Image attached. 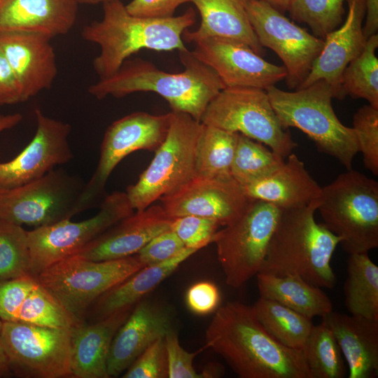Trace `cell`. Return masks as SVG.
<instances>
[{
  "mask_svg": "<svg viewBox=\"0 0 378 378\" xmlns=\"http://www.w3.org/2000/svg\"><path fill=\"white\" fill-rule=\"evenodd\" d=\"M205 341L241 378H312L302 350L270 335L253 306L234 301L218 307Z\"/></svg>",
  "mask_w": 378,
  "mask_h": 378,
  "instance_id": "obj_1",
  "label": "cell"
},
{
  "mask_svg": "<svg viewBox=\"0 0 378 378\" xmlns=\"http://www.w3.org/2000/svg\"><path fill=\"white\" fill-rule=\"evenodd\" d=\"M179 57L184 66L179 73L165 72L141 58L127 59L114 74L91 85L88 92L97 99L155 92L168 102L172 111L189 114L200 122L209 103L225 86L216 71L192 51H180Z\"/></svg>",
  "mask_w": 378,
  "mask_h": 378,
  "instance_id": "obj_2",
  "label": "cell"
},
{
  "mask_svg": "<svg viewBox=\"0 0 378 378\" xmlns=\"http://www.w3.org/2000/svg\"><path fill=\"white\" fill-rule=\"evenodd\" d=\"M103 15L84 26L82 38L98 45L92 66L99 79L114 74L129 57L142 49L178 52L187 49L183 32L194 24L192 8L169 18H140L129 13L122 1L102 4Z\"/></svg>",
  "mask_w": 378,
  "mask_h": 378,
  "instance_id": "obj_3",
  "label": "cell"
},
{
  "mask_svg": "<svg viewBox=\"0 0 378 378\" xmlns=\"http://www.w3.org/2000/svg\"><path fill=\"white\" fill-rule=\"evenodd\" d=\"M318 204L316 200L303 207L281 210L260 273L295 275L321 288L335 287L331 259L341 239L315 220Z\"/></svg>",
  "mask_w": 378,
  "mask_h": 378,
  "instance_id": "obj_4",
  "label": "cell"
},
{
  "mask_svg": "<svg viewBox=\"0 0 378 378\" xmlns=\"http://www.w3.org/2000/svg\"><path fill=\"white\" fill-rule=\"evenodd\" d=\"M265 90L284 128L299 129L314 142L318 151L351 169L359 152L356 136L354 129L343 125L336 115L332 106L335 94L330 84L320 80L295 92L275 85Z\"/></svg>",
  "mask_w": 378,
  "mask_h": 378,
  "instance_id": "obj_5",
  "label": "cell"
},
{
  "mask_svg": "<svg viewBox=\"0 0 378 378\" xmlns=\"http://www.w3.org/2000/svg\"><path fill=\"white\" fill-rule=\"evenodd\" d=\"M318 200L323 225L340 237L346 253H368L377 248V181L351 169L321 187Z\"/></svg>",
  "mask_w": 378,
  "mask_h": 378,
  "instance_id": "obj_6",
  "label": "cell"
},
{
  "mask_svg": "<svg viewBox=\"0 0 378 378\" xmlns=\"http://www.w3.org/2000/svg\"><path fill=\"white\" fill-rule=\"evenodd\" d=\"M136 255L90 260L74 255L49 266L36 279L76 321L107 290L144 267Z\"/></svg>",
  "mask_w": 378,
  "mask_h": 378,
  "instance_id": "obj_7",
  "label": "cell"
},
{
  "mask_svg": "<svg viewBox=\"0 0 378 378\" xmlns=\"http://www.w3.org/2000/svg\"><path fill=\"white\" fill-rule=\"evenodd\" d=\"M172 112L167 134L136 183L126 189L136 211L153 204L195 176V155L202 124L189 114Z\"/></svg>",
  "mask_w": 378,
  "mask_h": 378,
  "instance_id": "obj_8",
  "label": "cell"
},
{
  "mask_svg": "<svg viewBox=\"0 0 378 378\" xmlns=\"http://www.w3.org/2000/svg\"><path fill=\"white\" fill-rule=\"evenodd\" d=\"M200 122L260 142L283 158L298 146L288 129L281 126L266 90L260 88H225L209 103Z\"/></svg>",
  "mask_w": 378,
  "mask_h": 378,
  "instance_id": "obj_9",
  "label": "cell"
},
{
  "mask_svg": "<svg viewBox=\"0 0 378 378\" xmlns=\"http://www.w3.org/2000/svg\"><path fill=\"white\" fill-rule=\"evenodd\" d=\"M281 214L253 200L240 218L216 232L213 243L229 286L239 288L259 272Z\"/></svg>",
  "mask_w": 378,
  "mask_h": 378,
  "instance_id": "obj_10",
  "label": "cell"
},
{
  "mask_svg": "<svg viewBox=\"0 0 378 378\" xmlns=\"http://www.w3.org/2000/svg\"><path fill=\"white\" fill-rule=\"evenodd\" d=\"M85 183L62 169L24 185L0 190V218L35 227L71 219Z\"/></svg>",
  "mask_w": 378,
  "mask_h": 378,
  "instance_id": "obj_11",
  "label": "cell"
},
{
  "mask_svg": "<svg viewBox=\"0 0 378 378\" xmlns=\"http://www.w3.org/2000/svg\"><path fill=\"white\" fill-rule=\"evenodd\" d=\"M134 213L125 192L105 197L99 212L79 222L65 219L27 231L29 274L36 276L55 262L78 253L84 246Z\"/></svg>",
  "mask_w": 378,
  "mask_h": 378,
  "instance_id": "obj_12",
  "label": "cell"
},
{
  "mask_svg": "<svg viewBox=\"0 0 378 378\" xmlns=\"http://www.w3.org/2000/svg\"><path fill=\"white\" fill-rule=\"evenodd\" d=\"M71 328L3 321L1 342L12 373L23 377H71Z\"/></svg>",
  "mask_w": 378,
  "mask_h": 378,
  "instance_id": "obj_13",
  "label": "cell"
},
{
  "mask_svg": "<svg viewBox=\"0 0 378 378\" xmlns=\"http://www.w3.org/2000/svg\"><path fill=\"white\" fill-rule=\"evenodd\" d=\"M172 112L153 115L137 111L112 122L102 142L97 166L79 197L77 214L94 206L102 197L106 181L118 163L139 150L155 151L164 141Z\"/></svg>",
  "mask_w": 378,
  "mask_h": 378,
  "instance_id": "obj_14",
  "label": "cell"
},
{
  "mask_svg": "<svg viewBox=\"0 0 378 378\" xmlns=\"http://www.w3.org/2000/svg\"><path fill=\"white\" fill-rule=\"evenodd\" d=\"M246 10L260 44L282 60L289 89H297L309 74L324 41L309 34L267 2L248 0Z\"/></svg>",
  "mask_w": 378,
  "mask_h": 378,
  "instance_id": "obj_15",
  "label": "cell"
},
{
  "mask_svg": "<svg viewBox=\"0 0 378 378\" xmlns=\"http://www.w3.org/2000/svg\"><path fill=\"white\" fill-rule=\"evenodd\" d=\"M159 200L171 218L196 216L214 220L220 226L237 220L253 200L233 178L217 179L198 176H194Z\"/></svg>",
  "mask_w": 378,
  "mask_h": 378,
  "instance_id": "obj_16",
  "label": "cell"
},
{
  "mask_svg": "<svg viewBox=\"0 0 378 378\" xmlns=\"http://www.w3.org/2000/svg\"><path fill=\"white\" fill-rule=\"evenodd\" d=\"M34 113L36 130L31 141L13 159L0 162V190L37 179L74 158L68 141L71 125L38 108Z\"/></svg>",
  "mask_w": 378,
  "mask_h": 378,
  "instance_id": "obj_17",
  "label": "cell"
},
{
  "mask_svg": "<svg viewBox=\"0 0 378 378\" xmlns=\"http://www.w3.org/2000/svg\"><path fill=\"white\" fill-rule=\"evenodd\" d=\"M192 55L214 69L226 87L266 90L285 79L284 66L268 62L247 44L223 37L195 43Z\"/></svg>",
  "mask_w": 378,
  "mask_h": 378,
  "instance_id": "obj_18",
  "label": "cell"
},
{
  "mask_svg": "<svg viewBox=\"0 0 378 378\" xmlns=\"http://www.w3.org/2000/svg\"><path fill=\"white\" fill-rule=\"evenodd\" d=\"M172 309L146 297L136 303L114 335L107 359L109 377L127 370L152 342L173 329Z\"/></svg>",
  "mask_w": 378,
  "mask_h": 378,
  "instance_id": "obj_19",
  "label": "cell"
},
{
  "mask_svg": "<svg viewBox=\"0 0 378 378\" xmlns=\"http://www.w3.org/2000/svg\"><path fill=\"white\" fill-rule=\"evenodd\" d=\"M346 1L348 14L344 22L325 37L321 52L309 74L297 89L324 80L332 88L335 98L342 99L345 97L341 85L342 73L349 62L361 53L367 41L363 25L366 10L365 0Z\"/></svg>",
  "mask_w": 378,
  "mask_h": 378,
  "instance_id": "obj_20",
  "label": "cell"
},
{
  "mask_svg": "<svg viewBox=\"0 0 378 378\" xmlns=\"http://www.w3.org/2000/svg\"><path fill=\"white\" fill-rule=\"evenodd\" d=\"M51 38L39 33H0L1 48L21 87L25 101L50 89L57 75Z\"/></svg>",
  "mask_w": 378,
  "mask_h": 378,
  "instance_id": "obj_21",
  "label": "cell"
},
{
  "mask_svg": "<svg viewBox=\"0 0 378 378\" xmlns=\"http://www.w3.org/2000/svg\"><path fill=\"white\" fill-rule=\"evenodd\" d=\"M172 220L161 205L151 204L122 219L76 255L95 261L134 255L156 235L170 229Z\"/></svg>",
  "mask_w": 378,
  "mask_h": 378,
  "instance_id": "obj_22",
  "label": "cell"
},
{
  "mask_svg": "<svg viewBox=\"0 0 378 378\" xmlns=\"http://www.w3.org/2000/svg\"><path fill=\"white\" fill-rule=\"evenodd\" d=\"M78 6L76 0H0V33L64 35L74 26Z\"/></svg>",
  "mask_w": 378,
  "mask_h": 378,
  "instance_id": "obj_23",
  "label": "cell"
},
{
  "mask_svg": "<svg viewBox=\"0 0 378 378\" xmlns=\"http://www.w3.org/2000/svg\"><path fill=\"white\" fill-rule=\"evenodd\" d=\"M322 321L332 332L347 363L349 378L378 372V320L331 311Z\"/></svg>",
  "mask_w": 378,
  "mask_h": 378,
  "instance_id": "obj_24",
  "label": "cell"
},
{
  "mask_svg": "<svg viewBox=\"0 0 378 378\" xmlns=\"http://www.w3.org/2000/svg\"><path fill=\"white\" fill-rule=\"evenodd\" d=\"M133 307L120 309L91 323L83 321L72 327L71 377H109L107 359L111 342Z\"/></svg>",
  "mask_w": 378,
  "mask_h": 378,
  "instance_id": "obj_25",
  "label": "cell"
},
{
  "mask_svg": "<svg viewBox=\"0 0 378 378\" xmlns=\"http://www.w3.org/2000/svg\"><path fill=\"white\" fill-rule=\"evenodd\" d=\"M243 187L250 198L281 210L305 206L318 200L321 191L304 162L293 153L274 172Z\"/></svg>",
  "mask_w": 378,
  "mask_h": 378,
  "instance_id": "obj_26",
  "label": "cell"
},
{
  "mask_svg": "<svg viewBox=\"0 0 378 378\" xmlns=\"http://www.w3.org/2000/svg\"><path fill=\"white\" fill-rule=\"evenodd\" d=\"M248 0H190L197 8L201 22L194 31L186 30L183 41L196 43L209 37H223L241 41L262 56L260 44L250 23L246 4Z\"/></svg>",
  "mask_w": 378,
  "mask_h": 378,
  "instance_id": "obj_27",
  "label": "cell"
},
{
  "mask_svg": "<svg viewBox=\"0 0 378 378\" xmlns=\"http://www.w3.org/2000/svg\"><path fill=\"white\" fill-rule=\"evenodd\" d=\"M197 251L186 247L171 259L142 267L101 295L89 308L85 317L94 322L120 309L133 307Z\"/></svg>",
  "mask_w": 378,
  "mask_h": 378,
  "instance_id": "obj_28",
  "label": "cell"
},
{
  "mask_svg": "<svg viewBox=\"0 0 378 378\" xmlns=\"http://www.w3.org/2000/svg\"><path fill=\"white\" fill-rule=\"evenodd\" d=\"M255 276L260 297L274 300L307 318L323 317L332 311V301L322 288L300 276L260 272Z\"/></svg>",
  "mask_w": 378,
  "mask_h": 378,
  "instance_id": "obj_29",
  "label": "cell"
},
{
  "mask_svg": "<svg viewBox=\"0 0 378 378\" xmlns=\"http://www.w3.org/2000/svg\"><path fill=\"white\" fill-rule=\"evenodd\" d=\"M346 274L344 293L348 312L378 320V267L368 253L349 254Z\"/></svg>",
  "mask_w": 378,
  "mask_h": 378,
  "instance_id": "obj_30",
  "label": "cell"
},
{
  "mask_svg": "<svg viewBox=\"0 0 378 378\" xmlns=\"http://www.w3.org/2000/svg\"><path fill=\"white\" fill-rule=\"evenodd\" d=\"M239 133L202 124L195 155V176L228 179Z\"/></svg>",
  "mask_w": 378,
  "mask_h": 378,
  "instance_id": "obj_31",
  "label": "cell"
},
{
  "mask_svg": "<svg viewBox=\"0 0 378 378\" xmlns=\"http://www.w3.org/2000/svg\"><path fill=\"white\" fill-rule=\"evenodd\" d=\"M253 308L261 325L275 340L287 347L302 350L314 326L311 318L262 297Z\"/></svg>",
  "mask_w": 378,
  "mask_h": 378,
  "instance_id": "obj_32",
  "label": "cell"
},
{
  "mask_svg": "<svg viewBox=\"0 0 378 378\" xmlns=\"http://www.w3.org/2000/svg\"><path fill=\"white\" fill-rule=\"evenodd\" d=\"M302 351L312 378H343L346 375L340 347L323 321L313 326Z\"/></svg>",
  "mask_w": 378,
  "mask_h": 378,
  "instance_id": "obj_33",
  "label": "cell"
},
{
  "mask_svg": "<svg viewBox=\"0 0 378 378\" xmlns=\"http://www.w3.org/2000/svg\"><path fill=\"white\" fill-rule=\"evenodd\" d=\"M378 47L377 34L370 36L361 53L344 69L341 85L345 95L365 99L369 105L378 108Z\"/></svg>",
  "mask_w": 378,
  "mask_h": 378,
  "instance_id": "obj_34",
  "label": "cell"
},
{
  "mask_svg": "<svg viewBox=\"0 0 378 378\" xmlns=\"http://www.w3.org/2000/svg\"><path fill=\"white\" fill-rule=\"evenodd\" d=\"M284 162V158L265 144L239 134L231 176L245 186L270 174Z\"/></svg>",
  "mask_w": 378,
  "mask_h": 378,
  "instance_id": "obj_35",
  "label": "cell"
},
{
  "mask_svg": "<svg viewBox=\"0 0 378 378\" xmlns=\"http://www.w3.org/2000/svg\"><path fill=\"white\" fill-rule=\"evenodd\" d=\"M29 265L27 231L0 218V283L29 274Z\"/></svg>",
  "mask_w": 378,
  "mask_h": 378,
  "instance_id": "obj_36",
  "label": "cell"
},
{
  "mask_svg": "<svg viewBox=\"0 0 378 378\" xmlns=\"http://www.w3.org/2000/svg\"><path fill=\"white\" fill-rule=\"evenodd\" d=\"M346 0H290L288 11L296 22L307 24L314 35L324 39L343 22Z\"/></svg>",
  "mask_w": 378,
  "mask_h": 378,
  "instance_id": "obj_37",
  "label": "cell"
},
{
  "mask_svg": "<svg viewBox=\"0 0 378 378\" xmlns=\"http://www.w3.org/2000/svg\"><path fill=\"white\" fill-rule=\"evenodd\" d=\"M16 322L53 328H72L81 323L73 318L38 282L24 300Z\"/></svg>",
  "mask_w": 378,
  "mask_h": 378,
  "instance_id": "obj_38",
  "label": "cell"
},
{
  "mask_svg": "<svg viewBox=\"0 0 378 378\" xmlns=\"http://www.w3.org/2000/svg\"><path fill=\"white\" fill-rule=\"evenodd\" d=\"M366 169L378 174V108L368 104L353 116V127Z\"/></svg>",
  "mask_w": 378,
  "mask_h": 378,
  "instance_id": "obj_39",
  "label": "cell"
},
{
  "mask_svg": "<svg viewBox=\"0 0 378 378\" xmlns=\"http://www.w3.org/2000/svg\"><path fill=\"white\" fill-rule=\"evenodd\" d=\"M220 226L214 220L188 215L172 218L170 229L186 247L200 250L213 243Z\"/></svg>",
  "mask_w": 378,
  "mask_h": 378,
  "instance_id": "obj_40",
  "label": "cell"
},
{
  "mask_svg": "<svg viewBox=\"0 0 378 378\" xmlns=\"http://www.w3.org/2000/svg\"><path fill=\"white\" fill-rule=\"evenodd\" d=\"M122 377H168L167 359L164 337L157 339L145 349L128 368Z\"/></svg>",
  "mask_w": 378,
  "mask_h": 378,
  "instance_id": "obj_41",
  "label": "cell"
},
{
  "mask_svg": "<svg viewBox=\"0 0 378 378\" xmlns=\"http://www.w3.org/2000/svg\"><path fill=\"white\" fill-rule=\"evenodd\" d=\"M35 276L28 274L0 283V318L16 321L20 308L37 284Z\"/></svg>",
  "mask_w": 378,
  "mask_h": 378,
  "instance_id": "obj_42",
  "label": "cell"
},
{
  "mask_svg": "<svg viewBox=\"0 0 378 378\" xmlns=\"http://www.w3.org/2000/svg\"><path fill=\"white\" fill-rule=\"evenodd\" d=\"M167 359L168 378L209 377L206 373H198L193 366V360L200 352H189L180 344L174 329L164 337Z\"/></svg>",
  "mask_w": 378,
  "mask_h": 378,
  "instance_id": "obj_43",
  "label": "cell"
},
{
  "mask_svg": "<svg viewBox=\"0 0 378 378\" xmlns=\"http://www.w3.org/2000/svg\"><path fill=\"white\" fill-rule=\"evenodd\" d=\"M186 246L171 229L153 237L136 255L144 266L166 261L179 254Z\"/></svg>",
  "mask_w": 378,
  "mask_h": 378,
  "instance_id": "obj_44",
  "label": "cell"
},
{
  "mask_svg": "<svg viewBox=\"0 0 378 378\" xmlns=\"http://www.w3.org/2000/svg\"><path fill=\"white\" fill-rule=\"evenodd\" d=\"M220 300V295L218 287L208 281H202L192 284L186 295L188 309L198 315H206L216 311Z\"/></svg>",
  "mask_w": 378,
  "mask_h": 378,
  "instance_id": "obj_45",
  "label": "cell"
},
{
  "mask_svg": "<svg viewBox=\"0 0 378 378\" xmlns=\"http://www.w3.org/2000/svg\"><path fill=\"white\" fill-rule=\"evenodd\" d=\"M190 0H132L125 5L129 13L146 18H169L174 16L178 7Z\"/></svg>",
  "mask_w": 378,
  "mask_h": 378,
  "instance_id": "obj_46",
  "label": "cell"
},
{
  "mask_svg": "<svg viewBox=\"0 0 378 378\" xmlns=\"http://www.w3.org/2000/svg\"><path fill=\"white\" fill-rule=\"evenodd\" d=\"M24 102L20 83L0 48V106Z\"/></svg>",
  "mask_w": 378,
  "mask_h": 378,
  "instance_id": "obj_47",
  "label": "cell"
},
{
  "mask_svg": "<svg viewBox=\"0 0 378 378\" xmlns=\"http://www.w3.org/2000/svg\"><path fill=\"white\" fill-rule=\"evenodd\" d=\"M365 21L363 33L368 39L370 36L377 34L378 30V0H365Z\"/></svg>",
  "mask_w": 378,
  "mask_h": 378,
  "instance_id": "obj_48",
  "label": "cell"
},
{
  "mask_svg": "<svg viewBox=\"0 0 378 378\" xmlns=\"http://www.w3.org/2000/svg\"><path fill=\"white\" fill-rule=\"evenodd\" d=\"M22 115L20 113L0 115V133L15 127L22 120Z\"/></svg>",
  "mask_w": 378,
  "mask_h": 378,
  "instance_id": "obj_49",
  "label": "cell"
},
{
  "mask_svg": "<svg viewBox=\"0 0 378 378\" xmlns=\"http://www.w3.org/2000/svg\"><path fill=\"white\" fill-rule=\"evenodd\" d=\"M3 328V321L0 318V377H8L12 374L8 359L5 354L2 342L1 332Z\"/></svg>",
  "mask_w": 378,
  "mask_h": 378,
  "instance_id": "obj_50",
  "label": "cell"
},
{
  "mask_svg": "<svg viewBox=\"0 0 378 378\" xmlns=\"http://www.w3.org/2000/svg\"><path fill=\"white\" fill-rule=\"evenodd\" d=\"M269 3L280 11L288 10L290 0H259Z\"/></svg>",
  "mask_w": 378,
  "mask_h": 378,
  "instance_id": "obj_51",
  "label": "cell"
},
{
  "mask_svg": "<svg viewBox=\"0 0 378 378\" xmlns=\"http://www.w3.org/2000/svg\"><path fill=\"white\" fill-rule=\"evenodd\" d=\"M78 4H86V5H95L99 4H106L108 2H112L118 0H76ZM121 1V0H120Z\"/></svg>",
  "mask_w": 378,
  "mask_h": 378,
  "instance_id": "obj_52",
  "label": "cell"
}]
</instances>
